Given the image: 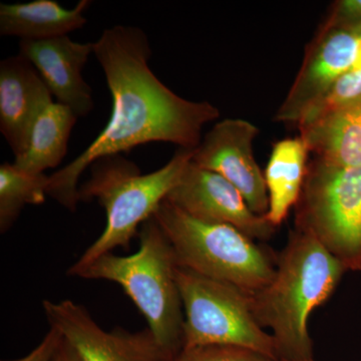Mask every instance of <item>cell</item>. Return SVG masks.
I'll list each match as a JSON object with an SVG mask.
<instances>
[{"mask_svg": "<svg viewBox=\"0 0 361 361\" xmlns=\"http://www.w3.org/2000/svg\"><path fill=\"white\" fill-rule=\"evenodd\" d=\"M94 54L111 92L110 120L80 156L49 176L47 187V196L71 212L80 201V176L94 161L154 142L195 149L204 126L220 116L212 104L183 99L156 77L149 66L151 45L141 28H106L94 42Z\"/></svg>", "mask_w": 361, "mask_h": 361, "instance_id": "6da1fadb", "label": "cell"}, {"mask_svg": "<svg viewBox=\"0 0 361 361\" xmlns=\"http://www.w3.org/2000/svg\"><path fill=\"white\" fill-rule=\"evenodd\" d=\"M345 266L310 233L292 230L277 256L276 273L265 288L250 293L259 324L271 329L278 360L313 357L311 313L336 291Z\"/></svg>", "mask_w": 361, "mask_h": 361, "instance_id": "7a4b0ae2", "label": "cell"}, {"mask_svg": "<svg viewBox=\"0 0 361 361\" xmlns=\"http://www.w3.org/2000/svg\"><path fill=\"white\" fill-rule=\"evenodd\" d=\"M195 149H179L173 158L155 172L142 174L134 161L122 155L106 156L90 166V179L80 188V200L96 199L106 211L104 232L68 268V275L80 271L116 248L129 250L145 221L155 215L159 207L177 185Z\"/></svg>", "mask_w": 361, "mask_h": 361, "instance_id": "3957f363", "label": "cell"}, {"mask_svg": "<svg viewBox=\"0 0 361 361\" xmlns=\"http://www.w3.org/2000/svg\"><path fill=\"white\" fill-rule=\"evenodd\" d=\"M137 236L135 253L104 254L75 277L120 285L146 318L147 329L159 343L178 355L184 348V310L175 252L155 216L142 223Z\"/></svg>", "mask_w": 361, "mask_h": 361, "instance_id": "277c9868", "label": "cell"}, {"mask_svg": "<svg viewBox=\"0 0 361 361\" xmlns=\"http://www.w3.org/2000/svg\"><path fill=\"white\" fill-rule=\"evenodd\" d=\"M154 216L180 267L248 293L262 290L274 278L277 256L237 228L195 219L167 200Z\"/></svg>", "mask_w": 361, "mask_h": 361, "instance_id": "5b68a950", "label": "cell"}, {"mask_svg": "<svg viewBox=\"0 0 361 361\" xmlns=\"http://www.w3.org/2000/svg\"><path fill=\"white\" fill-rule=\"evenodd\" d=\"M176 277L184 310L183 348L235 346L278 360L274 338L256 319L250 293L180 266Z\"/></svg>", "mask_w": 361, "mask_h": 361, "instance_id": "8992f818", "label": "cell"}, {"mask_svg": "<svg viewBox=\"0 0 361 361\" xmlns=\"http://www.w3.org/2000/svg\"><path fill=\"white\" fill-rule=\"evenodd\" d=\"M295 228L312 235L346 269L360 271L361 168L313 159L296 205Z\"/></svg>", "mask_w": 361, "mask_h": 361, "instance_id": "52a82bcc", "label": "cell"}, {"mask_svg": "<svg viewBox=\"0 0 361 361\" xmlns=\"http://www.w3.org/2000/svg\"><path fill=\"white\" fill-rule=\"evenodd\" d=\"M42 306L51 327L61 332L80 361H174L178 356L161 346L148 329L106 331L87 308L70 299L44 300Z\"/></svg>", "mask_w": 361, "mask_h": 361, "instance_id": "ba28073f", "label": "cell"}, {"mask_svg": "<svg viewBox=\"0 0 361 361\" xmlns=\"http://www.w3.org/2000/svg\"><path fill=\"white\" fill-rule=\"evenodd\" d=\"M258 134V128L249 121L225 118L207 133L195 149L192 161L222 176L238 190L254 213L266 216L269 200L264 173L253 153Z\"/></svg>", "mask_w": 361, "mask_h": 361, "instance_id": "9c48e42d", "label": "cell"}, {"mask_svg": "<svg viewBox=\"0 0 361 361\" xmlns=\"http://www.w3.org/2000/svg\"><path fill=\"white\" fill-rule=\"evenodd\" d=\"M166 200L195 219L232 226L254 240L270 239L277 229L222 176L192 160Z\"/></svg>", "mask_w": 361, "mask_h": 361, "instance_id": "30bf717a", "label": "cell"}, {"mask_svg": "<svg viewBox=\"0 0 361 361\" xmlns=\"http://www.w3.org/2000/svg\"><path fill=\"white\" fill-rule=\"evenodd\" d=\"M360 42L361 33L322 26L308 45L302 66L274 120L297 126L342 75L356 68Z\"/></svg>", "mask_w": 361, "mask_h": 361, "instance_id": "8fae6325", "label": "cell"}, {"mask_svg": "<svg viewBox=\"0 0 361 361\" xmlns=\"http://www.w3.org/2000/svg\"><path fill=\"white\" fill-rule=\"evenodd\" d=\"M92 54L94 42H73L68 35L20 42V54L35 66L58 103L68 106L78 118L94 108L92 89L82 73Z\"/></svg>", "mask_w": 361, "mask_h": 361, "instance_id": "7c38bea8", "label": "cell"}, {"mask_svg": "<svg viewBox=\"0 0 361 361\" xmlns=\"http://www.w3.org/2000/svg\"><path fill=\"white\" fill-rule=\"evenodd\" d=\"M52 102L49 87L25 56L0 61V132L16 158L25 154L35 121Z\"/></svg>", "mask_w": 361, "mask_h": 361, "instance_id": "4fadbf2b", "label": "cell"}, {"mask_svg": "<svg viewBox=\"0 0 361 361\" xmlns=\"http://www.w3.org/2000/svg\"><path fill=\"white\" fill-rule=\"evenodd\" d=\"M92 4L80 0L68 9L56 0L0 4V35L20 40H44L63 37L87 23L85 11Z\"/></svg>", "mask_w": 361, "mask_h": 361, "instance_id": "5bb4252c", "label": "cell"}, {"mask_svg": "<svg viewBox=\"0 0 361 361\" xmlns=\"http://www.w3.org/2000/svg\"><path fill=\"white\" fill-rule=\"evenodd\" d=\"M310 151L302 137L278 141L273 146L264 178L269 209L266 218L279 227L296 207L307 175Z\"/></svg>", "mask_w": 361, "mask_h": 361, "instance_id": "9a60e30c", "label": "cell"}, {"mask_svg": "<svg viewBox=\"0 0 361 361\" xmlns=\"http://www.w3.org/2000/svg\"><path fill=\"white\" fill-rule=\"evenodd\" d=\"M298 130L314 158L339 167L361 168V104L334 111Z\"/></svg>", "mask_w": 361, "mask_h": 361, "instance_id": "2e32d148", "label": "cell"}, {"mask_svg": "<svg viewBox=\"0 0 361 361\" xmlns=\"http://www.w3.org/2000/svg\"><path fill=\"white\" fill-rule=\"evenodd\" d=\"M78 118L68 106L52 102L35 121L27 149L16 158L13 165L33 174H44L49 169L58 167L68 152L71 130Z\"/></svg>", "mask_w": 361, "mask_h": 361, "instance_id": "e0dca14e", "label": "cell"}, {"mask_svg": "<svg viewBox=\"0 0 361 361\" xmlns=\"http://www.w3.org/2000/svg\"><path fill=\"white\" fill-rule=\"evenodd\" d=\"M49 176L33 174L11 163L0 166V232L13 227L26 205L47 201Z\"/></svg>", "mask_w": 361, "mask_h": 361, "instance_id": "ac0fdd59", "label": "cell"}, {"mask_svg": "<svg viewBox=\"0 0 361 361\" xmlns=\"http://www.w3.org/2000/svg\"><path fill=\"white\" fill-rule=\"evenodd\" d=\"M361 104V68L342 75L317 102L308 109L296 127L315 122L334 111Z\"/></svg>", "mask_w": 361, "mask_h": 361, "instance_id": "d6986e66", "label": "cell"}, {"mask_svg": "<svg viewBox=\"0 0 361 361\" xmlns=\"http://www.w3.org/2000/svg\"><path fill=\"white\" fill-rule=\"evenodd\" d=\"M174 361H278L250 349L224 345L183 348Z\"/></svg>", "mask_w": 361, "mask_h": 361, "instance_id": "ffe728a7", "label": "cell"}, {"mask_svg": "<svg viewBox=\"0 0 361 361\" xmlns=\"http://www.w3.org/2000/svg\"><path fill=\"white\" fill-rule=\"evenodd\" d=\"M322 26L361 33V0H339L334 2Z\"/></svg>", "mask_w": 361, "mask_h": 361, "instance_id": "44dd1931", "label": "cell"}, {"mask_svg": "<svg viewBox=\"0 0 361 361\" xmlns=\"http://www.w3.org/2000/svg\"><path fill=\"white\" fill-rule=\"evenodd\" d=\"M63 341V337L61 332L54 327H51L42 342L30 355L18 360L2 361H51Z\"/></svg>", "mask_w": 361, "mask_h": 361, "instance_id": "7402d4cb", "label": "cell"}, {"mask_svg": "<svg viewBox=\"0 0 361 361\" xmlns=\"http://www.w3.org/2000/svg\"><path fill=\"white\" fill-rule=\"evenodd\" d=\"M51 361H80L75 348L63 338Z\"/></svg>", "mask_w": 361, "mask_h": 361, "instance_id": "603a6c76", "label": "cell"}, {"mask_svg": "<svg viewBox=\"0 0 361 361\" xmlns=\"http://www.w3.org/2000/svg\"><path fill=\"white\" fill-rule=\"evenodd\" d=\"M283 361H315V360H313V358H310V360H283Z\"/></svg>", "mask_w": 361, "mask_h": 361, "instance_id": "cb8c5ba5", "label": "cell"}, {"mask_svg": "<svg viewBox=\"0 0 361 361\" xmlns=\"http://www.w3.org/2000/svg\"><path fill=\"white\" fill-rule=\"evenodd\" d=\"M361 271V270H360Z\"/></svg>", "mask_w": 361, "mask_h": 361, "instance_id": "d4e9b609", "label": "cell"}]
</instances>
